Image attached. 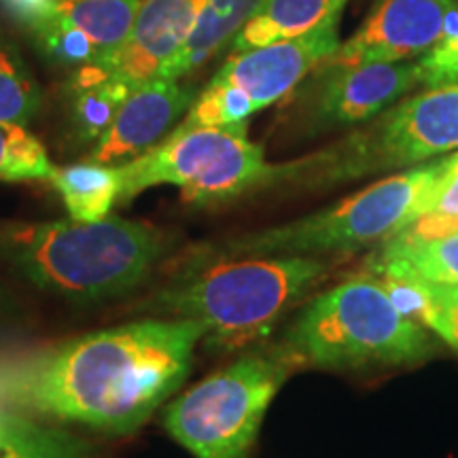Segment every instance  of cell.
<instances>
[{"label":"cell","instance_id":"obj_1","mask_svg":"<svg viewBox=\"0 0 458 458\" xmlns=\"http://www.w3.org/2000/svg\"><path fill=\"white\" fill-rule=\"evenodd\" d=\"M206 327L145 318L0 365V401L45 418L125 435L179 391Z\"/></svg>","mask_w":458,"mask_h":458},{"label":"cell","instance_id":"obj_2","mask_svg":"<svg viewBox=\"0 0 458 458\" xmlns=\"http://www.w3.org/2000/svg\"><path fill=\"white\" fill-rule=\"evenodd\" d=\"M320 257H198L148 301L168 318H196L215 348H240L272 331L293 303L327 278Z\"/></svg>","mask_w":458,"mask_h":458},{"label":"cell","instance_id":"obj_3","mask_svg":"<svg viewBox=\"0 0 458 458\" xmlns=\"http://www.w3.org/2000/svg\"><path fill=\"white\" fill-rule=\"evenodd\" d=\"M165 249L157 229L119 216L96 223H21L0 232V250L41 289L77 301L136 289Z\"/></svg>","mask_w":458,"mask_h":458},{"label":"cell","instance_id":"obj_4","mask_svg":"<svg viewBox=\"0 0 458 458\" xmlns=\"http://www.w3.org/2000/svg\"><path fill=\"white\" fill-rule=\"evenodd\" d=\"M456 153L365 187L340 204L303 219L246 233L215 246L206 257H318L382 244L435 204L448 181Z\"/></svg>","mask_w":458,"mask_h":458},{"label":"cell","instance_id":"obj_5","mask_svg":"<svg viewBox=\"0 0 458 458\" xmlns=\"http://www.w3.org/2000/svg\"><path fill=\"white\" fill-rule=\"evenodd\" d=\"M283 346L300 365L357 369L422 363L433 340L377 278H351L318 295L286 334Z\"/></svg>","mask_w":458,"mask_h":458},{"label":"cell","instance_id":"obj_6","mask_svg":"<svg viewBox=\"0 0 458 458\" xmlns=\"http://www.w3.org/2000/svg\"><path fill=\"white\" fill-rule=\"evenodd\" d=\"M297 365L283 344L246 352L172 401L164 425L196 458H249L263 416Z\"/></svg>","mask_w":458,"mask_h":458},{"label":"cell","instance_id":"obj_7","mask_svg":"<svg viewBox=\"0 0 458 458\" xmlns=\"http://www.w3.org/2000/svg\"><path fill=\"white\" fill-rule=\"evenodd\" d=\"M246 131V122L174 128L145 156L119 164V202H130L148 187L174 185L185 202L216 204L284 179L289 165L267 164L263 147L250 142Z\"/></svg>","mask_w":458,"mask_h":458},{"label":"cell","instance_id":"obj_8","mask_svg":"<svg viewBox=\"0 0 458 458\" xmlns=\"http://www.w3.org/2000/svg\"><path fill=\"white\" fill-rule=\"evenodd\" d=\"M337 21L334 17L301 37L229 55L176 130L249 122L250 114L276 105L337 49Z\"/></svg>","mask_w":458,"mask_h":458},{"label":"cell","instance_id":"obj_9","mask_svg":"<svg viewBox=\"0 0 458 458\" xmlns=\"http://www.w3.org/2000/svg\"><path fill=\"white\" fill-rule=\"evenodd\" d=\"M458 151V83L427 88L382 113L376 125L340 151V172L411 168Z\"/></svg>","mask_w":458,"mask_h":458},{"label":"cell","instance_id":"obj_10","mask_svg":"<svg viewBox=\"0 0 458 458\" xmlns=\"http://www.w3.org/2000/svg\"><path fill=\"white\" fill-rule=\"evenodd\" d=\"M308 91V123L346 128L385 113L420 85L416 60L393 64L318 66Z\"/></svg>","mask_w":458,"mask_h":458},{"label":"cell","instance_id":"obj_11","mask_svg":"<svg viewBox=\"0 0 458 458\" xmlns=\"http://www.w3.org/2000/svg\"><path fill=\"white\" fill-rule=\"evenodd\" d=\"M448 0H376L348 41L318 66L393 64L418 60L444 32Z\"/></svg>","mask_w":458,"mask_h":458},{"label":"cell","instance_id":"obj_12","mask_svg":"<svg viewBox=\"0 0 458 458\" xmlns=\"http://www.w3.org/2000/svg\"><path fill=\"white\" fill-rule=\"evenodd\" d=\"M206 0H142L128 41L105 66H83L74 88L98 79H114L125 88L156 79L196 28Z\"/></svg>","mask_w":458,"mask_h":458},{"label":"cell","instance_id":"obj_13","mask_svg":"<svg viewBox=\"0 0 458 458\" xmlns=\"http://www.w3.org/2000/svg\"><path fill=\"white\" fill-rule=\"evenodd\" d=\"M193 100L196 91L170 79H151L139 85L98 139L89 162L119 165L145 156L170 134Z\"/></svg>","mask_w":458,"mask_h":458},{"label":"cell","instance_id":"obj_14","mask_svg":"<svg viewBox=\"0 0 458 458\" xmlns=\"http://www.w3.org/2000/svg\"><path fill=\"white\" fill-rule=\"evenodd\" d=\"M266 0H206L196 28L156 79L179 81L219 54L259 13Z\"/></svg>","mask_w":458,"mask_h":458},{"label":"cell","instance_id":"obj_15","mask_svg":"<svg viewBox=\"0 0 458 458\" xmlns=\"http://www.w3.org/2000/svg\"><path fill=\"white\" fill-rule=\"evenodd\" d=\"M368 266L393 283H458V233L433 240L393 236Z\"/></svg>","mask_w":458,"mask_h":458},{"label":"cell","instance_id":"obj_16","mask_svg":"<svg viewBox=\"0 0 458 458\" xmlns=\"http://www.w3.org/2000/svg\"><path fill=\"white\" fill-rule=\"evenodd\" d=\"M348 0H266L259 13L236 34L233 54L301 37L342 15Z\"/></svg>","mask_w":458,"mask_h":458},{"label":"cell","instance_id":"obj_17","mask_svg":"<svg viewBox=\"0 0 458 458\" xmlns=\"http://www.w3.org/2000/svg\"><path fill=\"white\" fill-rule=\"evenodd\" d=\"M51 182L64 199L71 219L96 223L106 219L122 193L119 165L77 164L55 168Z\"/></svg>","mask_w":458,"mask_h":458},{"label":"cell","instance_id":"obj_18","mask_svg":"<svg viewBox=\"0 0 458 458\" xmlns=\"http://www.w3.org/2000/svg\"><path fill=\"white\" fill-rule=\"evenodd\" d=\"M142 0H60L57 13L88 34L100 60L89 66H105L128 41Z\"/></svg>","mask_w":458,"mask_h":458},{"label":"cell","instance_id":"obj_19","mask_svg":"<svg viewBox=\"0 0 458 458\" xmlns=\"http://www.w3.org/2000/svg\"><path fill=\"white\" fill-rule=\"evenodd\" d=\"M380 283L410 318L431 329L458 352V283Z\"/></svg>","mask_w":458,"mask_h":458},{"label":"cell","instance_id":"obj_20","mask_svg":"<svg viewBox=\"0 0 458 458\" xmlns=\"http://www.w3.org/2000/svg\"><path fill=\"white\" fill-rule=\"evenodd\" d=\"M0 458H89V448L77 435L0 411Z\"/></svg>","mask_w":458,"mask_h":458},{"label":"cell","instance_id":"obj_21","mask_svg":"<svg viewBox=\"0 0 458 458\" xmlns=\"http://www.w3.org/2000/svg\"><path fill=\"white\" fill-rule=\"evenodd\" d=\"M55 165L24 125L0 122V181H51Z\"/></svg>","mask_w":458,"mask_h":458},{"label":"cell","instance_id":"obj_22","mask_svg":"<svg viewBox=\"0 0 458 458\" xmlns=\"http://www.w3.org/2000/svg\"><path fill=\"white\" fill-rule=\"evenodd\" d=\"M77 89L74 119L83 139L98 140L113 123L114 114L122 108L123 100L130 96V88L114 79H98V81L81 85Z\"/></svg>","mask_w":458,"mask_h":458},{"label":"cell","instance_id":"obj_23","mask_svg":"<svg viewBox=\"0 0 458 458\" xmlns=\"http://www.w3.org/2000/svg\"><path fill=\"white\" fill-rule=\"evenodd\" d=\"M420 83L427 88L458 83V0H448L444 32L431 51L418 57Z\"/></svg>","mask_w":458,"mask_h":458},{"label":"cell","instance_id":"obj_24","mask_svg":"<svg viewBox=\"0 0 458 458\" xmlns=\"http://www.w3.org/2000/svg\"><path fill=\"white\" fill-rule=\"evenodd\" d=\"M41 105L38 88L0 51V122L26 125Z\"/></svg>","mask_w":458,"mask_h":458},{"label":"cell","instance_id":"obj_25","mask_svg":"<svg viewBox=\"0 0 458 458\" xmlns=\"http://www.w3.org/2000/svg\"><path fill=\"white\" fill-rule=\"evenodd\" d=\"M458 233V153L452 165L448 181L427 213H422L414 223L401 229L397 236L410 240H433Z\"/></svg>","mask_w":458,"mask_h":458},{"label":"cell","instance_id":"obj_26","mask_svg":"<svg viewBox=\"0 0 458 458\" xmlns=\"http://www.w3.org/2000/svg\"><path fill=\"white\" fill-rule=\"evenodd\" d=\"M37 34L41 37L45 49L57 57V60L83 66L96 64L100 60L98 51H96L94 43L88 38V34L79 30L77 26L64 20L60 13H55L54 20L45 24Z\"/></svg>","mask_w":458,"mask_h":458},{"label":"cell","instance_id":"obj_27","mask_svg":"<svg viewBox=\"0 0 458 458\" xmlns=\"http://www.w3.org/2000/svg\"><path fill=\"white\" fill-rule=\"evenodd\" d=\"M11 11V15L17 17L21 24L38 32L45 24H49L57 13L60 0H0Z\"/></svg>","mask_w":458,"mask_h":458}]
</instances>
